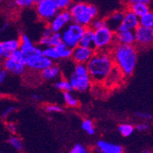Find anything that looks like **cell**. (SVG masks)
<instances>
[{"instance_id":"obj_16","label":"cell","mask_w":153,"mask_h":153,"mask_svg":"<svg viewBox=\"0 0 153 153\" xmlns=\"http://www.w3.org/2000/svg\"><path fill=\"white\" fill-rule=\"evenodd\" d=\"M124 15L125 11H122V10L115 11V12L112 13L105 19V25L108 27H109L111 30H113L114 32H116L123 22Z\"/></svg>"},{"instance_id":"obj_46","label":"cell","mask_w":153,"mask_h":153,"mask_svg":"<svg viewBox=\"0 0 153 153\" xmlns=\"http://www.w3.org/2000/svg\"><path fill=\"white\" fill-rule=\"evenodd\" d=\"M9 27H10V24L9 23H4L1 27V32L2 33L6 31L9 29Z\"/></svg>"},{"instance_id":"obj_13","label":"cell","mask_w":153,"mask_h":153,"mask_svg":"<svg viewBox=\"0 0 153 153\" xmlns=\"http://www.w3.org/2000/svg\"><path fill=\"white\" fill-rule=\"evenodd\" d=\"M20 47V38H12L0 42V57L2 59L8 58L10 54L19 49Z\"/></svg>"},{"instance_id":"obj_8","label":"cell","mask_w":153,"mask_h":153,"mask_svg":"<svg viewBox=\"0 0 153 153\" xmlns=\"http://www.w3.org/2000/svg\"><path fill=\"white\" fill-rule=\"evenodd\" d=\"M20 49L24 53L25 57V65L27 62L33 57L38 56L42 55V48L40 47L34 45L32 41L30 40L27 34H22L20 36Z\"/></svg>"},{"instance_id":"obj_12","label":"cell","mask_w":153,"mask_h":153,"mask_svg":"<svg viewBox=\"0 0 153 153\" xmlns=\"http://www.w3.org/2000/svg\"><path fill=\"white\" fill-rule=\"evenodd\" d=\"M26 67L27 66L24 62L16 60L10 56L5 59L2 61V68H4L10 74H12L13 75L20 76L24 74Z\"/></svg>"},{"instance_id":"obj_22","label":"cell","mask_w":153,"mask_h":153,"mask_svg":"<svg viewBox=\"0 0 153 153\" xmlns=\"http://www.w3.org/2000/svg\"><path fill=\"white\" fill-rule=\"evenodd\" d=\"M128 10H131V12L134 13L138 17L142 16L150 10L149 6L143 3H136V4L128 6Z\"/></svg>"},{"instance_id":"obj_5","label":"cell","mask_w":153,"mask_h":153,"mask_svg":"<svg viewBox=\"0 0 153 153\" xmlns=\"http://www.w3.org/2000/svg\"><path fill=\"white\" fill-rule=\"evenodd\" d=\"M116 43L115 32L107 26L95 30V51L108 50L110 46Z\"/></svg>"},{"instance_id":"obj_33","label":"cell","mask_w":153,"mask_h":153,"mask_svg":"<svg viewBox=\"0 0 153 153\" xmlns=\"http://www.w3.org/2000/svg\"><path fill=\"white\" fill-rule=\"evenodd\" d=\"M106 26L105 25V19H99V18H95L92 20L91 24H90L89 27H91L94 30H99V29L102 28L103 27Z\"/></svg>"},{"instance_id":"obj_2","label":"cell","mask_w":153,"mask_h":153,"mask_svg":"<svg viewBox=\"0 0 153 153\" xmlns=\"http://www.w3.org/2000/svg\"><path fill=\"white\" fill-rule=\"evenodd\" d=\"M114 62L109 50L96 51L87 63L89 76L92 82L104 83L114 67Z\"/></svg>"},{"instance_id":"obj_29","label":"cell","mask_w":153,"mask_h":153,"mask_svg":"<svg viewBox=\"0 0 153 153\" xmlns=\"http://www.w3.org/2000/svg\"><path fill=\"white\" fill-rule=\"evenodd\" d=\"M135 127L130 123H122L118 127L120 134L123 137H129L133 134Z\"/></svg>"},{"instance_id":"obj_21","label":"cell","mask_w":153,"mask_h":153,"mask_svg":"<svg viewBox=\"0 0 153 153\" xmlns=\"http://www.w3.org/2000/svg\"><path fill=\"white\" fill-rule=\"evenodd\" d=\"M123 76V74H122V72L116 66H114L104 83H106L108 86H113L120 81Z\"/></svg>"},{"instance_id":"obj_1","label":"cell","mask_w":153,"mask_h":153,"mask_svg":"<svg viewBox=\"0 0 153 153\" xmlns=\"http://www.w3.org/2000/svg\"><path fill=\"white\" fill-rule=\"evenodd\" d=\"M111 55L114 65L122 72L124 76H129L134 71L137 59V47L134 45L115 43Z\"/></svg>"},{"instance_id":"obj_37","label":"cell","mask_w":153,"mask_h":153,"mask_svg":"<svg viewBox=\"0 0 153 153\" xmlns=\"http://www.w3.org/2000/svg\"><path fill=\"white\" fill-rule=\"evenodd\" d=\"M45 109L46 112L50 113H62V108L58 105H54V104H50V105H47L45 107Z\"/></svg>"},{"instance_id":"obj_10","label":"cell","mask_w":153,"mask_h":153,"mask_svg":"<svg viewBox=\"0 0 153 153\" xmlns=\"http://www.w3.org/2000/svg\"><path fill=\"white\" fill-rule=\"evenodd\" d=\"M95 48L77 45L73 48L71 59L75 64H87L95 55Z\"/></svg>"},{"instance_id":"obj_42","label":"cell","mask_w":153,"mask_h":153,"mask_svg":"<svg viewBox=\"0 0 153 153\" xmlns=\"http://www.w3.org/2000/svg\"><path fill=\"white\" fill-rule=\"evenodd\" d=\"M6 128L10 134H16V126L14 123H12V122L7 123Z\"/></svg>"},{"instance_id":"obj_27","label":"cell","mask_w":153,"mask_h":153,"mask_svg":"<svg viewBox=\"0 0 153 153\" xmlns=\"http://www.w3.org/2000/svg\"><path fill=\"white\" fill-rule=\"evenodd\" d=\"M62 99L65 104L69 107H76L78 105V100L74 96L71 91L62 92Z\"/></svg>"},{"instance_id":"obj_24","label":"cell","mask_w":153,"mask_h":153,"mask_svg":"<svg viewBox=\"0 0 153 153\" xmlns=\"http://www.w3.org/2000/svg\"><path fill=\"white\" fill-rule=\"evenodd\" d=\"M54 88L59 91H61L62 92L74 91L71 82L67 79H60V80L56 81L54 83Z\"/></svg>"},{"instance_id":"obj_11","label":"cell","mask_w":153,"mask_h":153,"mask_svg":"<svg viewBox=\"0 0 153 153\" xmlns=\"http://www.w3.org/2000/svg\"><path fill=\"white\" fill-rule=\"evenodd\" d=\"M71 86L74 91L85 92L91 87L92 82L89 74H80L73 72L69 77Z\"/></svg>"},{"instance_id":"obj_23","label":"cell","mask_w":153,"mask_h":153,"mask_svg":"<svg viewBox=\"0 0 153 153\" xmlns=\"http://www.w3.org/2000/svg\"><path fill=\"white\" fill-rule=\"evenodd\" d=\"M56 48L57 53L59 56L60 59H67L71 58L72 56L73 48L66 45L64 43H62V44L56 46Z\"/></svg>"},{"instance_id":"obj_25","label":"cell","mask_w":153,"mask_h":153,"mask_svg":"<svg viewBox=\"0 0 153 153\" xmlns=\"http://www.w3.org/2000/svg\"><path fill=\"white\" fill-rule=\"evenodd\" d=\"M139 22L140 26L153 28V11L149 10L147 13L139 17Z\"/></svg>"},{"instance_id":"obj_50","label":"cell","mask_w":153,"mask_h":153,"mask_svg":"<svg viewBox=\"0 0 153 153\" xmlns=\"http://www.w3.org/2000/svg\"><path fill=\"white\" fill-rule=\"evenodd\" d=\"M42 1H44V0H34V2H35V4H36V3H38V2H42Z\"/></svg>"},{"instance_id":"obj_3","label":"cell","mask_w":153,"mask_h":153,"mask_svg":"<svg viewBox=\"0 0 153 153\" xmlns=\"http://www.w3.org/2000/svg\"><path fill=\"white\" fill-rule=\"evenodd\" d=\"M68 10L72 16V22L88 27L92 20L98 16L95 6L84 2H73Z\"/></svg>"},{"instance_id":"obj_49","label":"cell","mask_w":153,"mask_h":153,"mask_svg":"<svg viewBox=\"0 0 153 153\" xmlns=\"http://www.w3.org/2000/svg\"><path fill=\"white\" fill-rule=\"evenodd\" d=\"M141 153H152V152L150 151H149V150H144V151L141 152Z\"/></svg>"},{"instance_id":"obj_20","label":"cell","mask_w":153,"mask_h":153,"mask_svg":"<svg viewBox=\"0 0 153 153\" xmlns=\"http://www.w3.org/2000/svg\"><path fill=\"white\" fill-rule=\"evenodd\" d=\"M80 45L94 48L95 46V30L91 27H86L80 41Z\"/></svg>"},{"instance_id":"obj_38","label":"cell","mask_w":153,"mask_h":153,"mask_svg":"<svg viewBox=\"0 0 153 153\" xmlns=\"http://www.w3.org/2000/svg\"><path fill=\"white\" fill-rule=\"evenodd\" d=\"M38 44L39 45L42 47H48V46H52L51 45V40H50V37H45L42 36L38 41Z\"/></svg>"},{"instance_id":"obj_26","label":"cell","mask_w":153,"mask_h":153,"mask_svg":"<svg viewBox=\"0 0 153 153\" xmlns=\"http://www.w3.org/2000/svg\"><path fill=\"white\" fill-rule=\"evenodd\" d=\"M42 54L52 61H56L60 59L57 53L56 48L54 46H48L42 48Z\"/></svg>"},{"instance_id":"obj_9","label":"cell","mask_w":153,"mask_h":153,"mask_svg":"<svg viewBox=\"0 0 153 153\" xmlns=\"http://www.w3.org/2000/svg\"><path fill=\"white\" fill-rule=\"evenodd\" d=\"M72 22V16L68 10H59L53 20L49 22V26L53 32H61Z\"/></svg>"},{"instance_id":"obj_39","label":"cell","mask_w":153,"mask_h":153,"mask_svg":"<svg viewBox=\"0 0 153 153\" xmlns=\"http://www.w3.org/2000/svg\"><path fill=\"white\" fill-rule=\"evenodd\" d=\"M16 109V107L14 105H10V106H8L7 108L4 109V110L2 112V114H1V117L3 119H6L7 117L10 116L11 113H13L14 112V110Z\"/></svg>"},{"instance_id":"obj_18","label":"cell","mask_w":153,"mask_h":153,"mask_svg":"<svg viewBox=\"0 0 153 153\" xmlns=\"http://www.w3.org/2000/svg\"><path fill=\"white\" fill-rule=\"evenodd\" d=\"M96 148L102 153H123V149L120 145L103 140L97 141Z\"/></svg>"},{"instance_id":"obj_7","label":"cell","mask_w":153,"mask_h":153,"mask_svg":"<svg viewBox=\"0 0 153 153\" xmlns=\"http://www.w3.org/2000/svg\"><path fill=\"white\" fill-rule=\"evenodd\" d=\"M135 46L147 48L153 45V28L139 26L134 30Z\"/></svg>"},{"instance_id":"obj_31","label":"cell","mask_w":153,"mask_h":153,"mask_svg":"<svg viewBox=\"0 0 153 153\" xmlns=\"http://www.w3.org/2000/svg\"><path fill=\"white\" fill-rule=\"evenodd\" d=\"M13 1L16 7L21 9L30 8L33 6V5L35 4L34 0H13Z\"/></svg>"},{"instance_id":"obj_47","label":"cell","mask_w":153,"mask_h":153,"mask_svg":"<svg viewBox=\"0 0 153 153\" xmlns=\"http://www.w3.org/2000/svg\"><path fill=\"white\" fill-rule=\"evenodd\" d=\"M31 98H32L33 100L34 101H39L41 99V95H38V94H33V95H31Z\"/></svg>"},{"instance_id":"obj_32","label":"cell","mask_w":153,"mask_h":153,"mask_svg":"<svg viewBox=\"0 0 153 153\" xmlns=\"http://www.w3.org/2000/svg\"><path fill=\"white\" fill-rule=\"evenodd\" d=\"M51 45L52 46H57L62 43V37L61 32H53L52 36L50 37Z\"/></svg>"},{"instance_id":"obj_30","label":"cell","mask_w":153,"mask_h":153,"mask_svg":"<svg viewBox=\"0 0 153 153\" xmlns=\"http://www.w3.org/2000/svg\"><path fill=\"white\" fill-rule=\"evenodd\" d=\"M81 128L89 135H94L95 133V127L92 121L89 119H85L81 123Z\"/></svg>"},{"instance_id":"obj_51","label":"cell","mask_w":153,"mask_h":153,"mask_svg":"<svg viewBox=\"0 0 153 153\" xmlns=\"http://www.w3.org/2000/svg\"><path fill=\"white\" fill-rule=\"evenodd\" d=\"M1 2H6V1H10V0H0Z\"/></svg>"},{"instance_id":"obj_17","label":"cell","mask_w":153,"mask_h":153,"mask_svg":"<svg viewBox=\"0 0 153 153\" xmlns=\"http://www.w3.org/2000/svg\"><path fill=\"white\" fill-rule=\"evenodd\" d=\"M116 42L123 45H134L135 38L134 30H118L115 32Z\"/></svg>"},{"instance_id":"obj_15","label":"cell","mask_w":153,"mask_h":153,"mask_svg":"<svg viewBox=\"0 0 153 153\" xmlns=\"http://www.w3.org/2000/svg\"><path fill=\"white\" fill-rule=\"evenodd\" d=\"M139 26H140L139 17L136 16L134 13L131 12V10H128L125 11L123 22L117 31L118 30H134V31Z\"/></svg>"},{"instance_id":"obj_35","label":"cell","mask_w":153,"mask_h":153,"mask_svg":"<svg viewBox=\"0 0 153 153\" xmlns=\"http://www.w3.org/2000/svg\"><path fill=\"white\" fill-rule=\"evenodd\" d=\"M70 153H88V151L85 145L81 144H76L71 149Z\"/></svg>"},{"instance_id":"obj_43","label":"cell","mask_w":153,"mask_h":153,"mask_svg":"<svg viewBox=\"0 0 153 153\" xmlns=\"http://www.w3.org/2000/svg\"><path fill=\"white\" fill-rule=\"evenodd\" d=\"M135 129L137 130V131H140V132H143V131H147L149 128V126L148 123H138L135 126Z\"/></svg>"},{"instance_id":"obj_36","label":"cell","mask_w":153,"mask_h":153,"mask_svg":"<svg viewBox=\"0 0 153 153\" xmlns=\"http://www.w3.org/2000/svg\"><path fill=\"white\" fill-rule=\"evenodd\" d=\"M10 57H12L13 59H14L16 60L24 62V64H25V57H24V53H22V51L20 50V48L11 53L10 54Z\"/></svg>"},{"instance_id":"obj_34","label":"cell","mask_w":153,"mask_h":153,"mask_svg":"<svg viewBox=\"0 0 153 153\" xmlns=\"http://www.w3.org/2000/svg\"><path fill=\"white\" fill-rule=\"evenodd\" d=\"M59 10H66L70 8L73 3L72 0H54Z\"/></svg>"},{"instance_id":"obj_44","label":"cell","mask_w":153,"mask_h":153,"mask_svg":"<svg viewBox=\"0 0 153 153\" xmlns=\"http://www.w3.org/2000/svg\"><path fill=\"white\" fill-rule=\"evenodd\" d=\"M8 71L5 70L4 68L1 69V71H0V84L1 85H2L5 82L7 76H8Z\"/></svg>"},{"instance_id":"obj_45","label":"cell","mask_w":153,"mask_h":153,"mask_svg":"<svg viewBox=\"0 0 153 153\" xmlns=\"http://www.w3.org/2000/svg\"><path fill=\"white\" fill-rule=\"evenodd\" d=\"M53 34V29L51 28V27L49 26V25H48V26L45 27V28L43 29L42 33V36L51 37Z\"/></svg>"},{"instance_id":"obj_48","label":"cell","mask_w":153,"mask_h":153,"mask_svg":"<svg viewBox=\"0 0 153 153\" xmlns=\"http://www.w3.org/2000/svg\"><path fill=\"white\" fill-rule=\"evenodd\" d=\"M95 153H102V152L99 149H97L96 148V149H95Z\"/></svg>"},{"instance_id":"obj_40","label":"cell","mask_w":153,"mask_h":153,"mask_svg":"<svg viewBox=\"0 0 153 153\" xmlns=\"http://www.w3.org/2000/svg\"><path fill=\"white\" fill-rule=\"evenodd\" d=\"M135 116H137V117H139V118H141L142 120H153V114H151V113L138 112V113H135Z\"/></svg>"},{"instance_id":"obj_4","label":"cell","mask_w":153,"mask_h":153,"mask_svg":"<svg viewBox=\"0 0 153 153\" xmlns=\"http://www.w3.org/2000/svg\"><path fill=\"white\" fill-rule=\"evenodd\" d=\"M85 27L71 22L62 30V43L71 48H74L80 44V41L85 30Z\"/></svg>"},{"instance_id":"obj_28","label":"cell","mask_w":153,"mask_h":153,"mask_svg":"<svg viewBox=\"0 0 153 153\" xmlns=\"http://www.w3.org/2000/svg\"><path fill=\"white\" fill-rule=\"evenodd\" d=\"M9 145L10 146H12L14 149H16V151L21 152L23 150V142L22 140L19 137L16 136V134H13L12 136H10L7 140Z\"/></svg>"},{"instance_id":"obj_14","label":"cell","mask_w":153,"mask_h":153,"mask_svg":"<svg viewBox=\"0 0 153 153\" xmlns=\"http://www.w3.org/2000/svg\"><path fill=\"white\" fill-rule=\"evenodd\" d=\"M53 64V61L45 56L44 55H41L38 56L33 57L29 59L26 63L27 67H28L30 70L35 71H40L42 72L45 69L48 68Z\"/></svg>"},{"instance_id":"obj_6","label":"cell","mask_w":153,"mask_h":153,"mask_svg":"<svg viewBox=\"0 0 153 153\" xmlns=\"http://www.w3.org/2000/svg\"><path fill=\"white\" fill-rule=\"evenodd\" d=\"M35 11L37 16L44 22H50L59 10L54 0H44L35 4Z\"/></svg>"},{"instance_id":"obj_19","label":"cell","mask_w":153,"mask_h":153,"mask_svg":"<svg viewBox=\"0 0 153 153\" xmlns=\"http://www.w3.org/2000/svg\"><path fill=\"white\" fill-rule=\"evenodd\" d=\"M60 73V68L57 65L53 64L40 72V76L44 81H53L55 79L58 78Z\"/></svg>"},{"instance_id":"obj_41","label":"cell","mask_w":153,"mask_h":153,"mask_svg":"<svg viewBox=\"0 0 153 153\" xmlns=\"http://www.w3.org/2000/svg\"><path fill=\"white\" fill-rule=\"evenodd\" d=\"M152 0H126L127 6H131V5L136 4V3H143V4H146L149 6Z\"/></svg>"}]
</instances>
